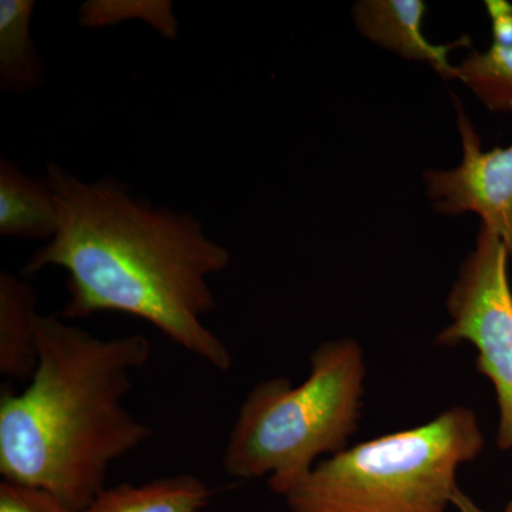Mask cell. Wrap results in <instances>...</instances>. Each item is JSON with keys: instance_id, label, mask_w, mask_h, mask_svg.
I'll return each instance as SVG.
<instances>
[{"instance_id": "8", "label": "cell", "mask_w": 512, "mask_h": 512, "mask_svg": "<svg viewBox=\"0 0 512 512\" xmlns=\"http://www.w3.org/2000/svg\"><path fill=\"white\" fill-rule=\"evenodd\" d=\"M60 211L46 174L30 177L12 161L0 160V235L52 241Z\"/></svg>"}, {"instance_id": "9", "label": "cell", "mask_w": 512, "mask_h": 512, "mask_svg": "<svg viewBox=\"0 0 512 512\" xmlns=\"http://www.w3.org/2000/svg\"><path fill=\"white\" fill-rule=\"evenodd\" d=\"M37 296L26 279L0 272V375L28 382L39 362Z\"/></svg>"}, {"instance_id": "4", "label": "cell", "mask_w": 512, "mask_h": 512, "mask_svg": "<svg viewBox=\"0 0 512 512\" xmlns=\"http://www.w3.org/2000/svg\"><path fill=\"white\" fill-rule=\"evenodd\" d=\"M484 446L477 414L450 407L429 423L323 458L284 498L291 512H446L458 468Z\"/></svg>"}, {"instance_id": "13", "label": "cell", "mask_w": 512, "mask_h": 512, "mask_svg": "<svg viewBox=\"0 0 512 512\" xmlns=\"http://www.w3.org/2000/svg\"><path fill=\"white\" fill-rule=\"evenodd\" d=\"M0 512H76L55 495L40 488L2 481Z\"/></svg>"}, {"instance_id": "10", "label": "cell", "mask_w": 512, "mask_h": 512, "mask_svg": "<svg viewBox=\"0 0 512 512\" xmlns=\"http://www.w3.org/2000/svg\"><path fill=\"white\" fill-rule=\"evenodd\" d=\"M491 45L471 50L457 66L461 80L491 111L512 114V3L487 0Z\"/></svg>"}, {"instance_id": "1", "label": "cell", "mask_w": 512, "mask_h": 512, "mask_svg": "<svg viewBox=\"0 0 512 512\" xmlns=\"http://www.w3.org/2000/svg\"><path fill=\"white\" fill-rule=\"evenodd\" d=\"M46 177L59 204V231L22 272L30 276L56 266L69 274V302L60 318L136 316L185 352L228 372L231 353L204 323L217 306L208 278L231 264L227 249L207 237L191 212L156 207L111 175L84 181L49 163Z\"/></svg>"}, {"instance_id": "7", "label": "cell", "mask_w": 512, "mask_h": 512, "mask_svg": "<svg viewBox=\"0 0 512 512\" xmlns=\"http://www.w3.org/2000/svg\"><path fill=\"white\" fill-rule=\"evenodd\" d=\"M426 3L421 0H362L353 9L356 28L367 39L403 59L429 63L446 80H458L457 66L448 55L458 47H471L468 36L447 45H434L423 33Z\"/></svg>"}, {"instance_id": "5", "label": "cell", "mask_w": 512, "mask_h": 512, "mask_svg": "<svg viewBox=\"0 0 512 512\" xmlns=\"http://www.w3.org/2000/svg\"><path fill=\"white\" fill-rule=\"evenodd\" d=\"M501 239L481 227L476 248L464 259L448 292L450 323L434 338L441 348L470 343L476 367L494 387L498 406L497 446L512 450V289Z\"/></svg>"}, {"instance_id": "3", "label": "cell", "mask_w": 512, "mask_h": 512, "mask_svg": "<svg viewBox=\"0 0 512 512\" xmlns=\"http://www.w3.org/2000/svg\"><path fill=\"white\" fill-rule=\"evenodd\" d=\"M309 360L305 382L275 377L245 397L222 454L229 477L266 478L284 497L320 457L349 447L365 404V352L356 339L340 338L323 342Z\"/></svg>"}, {"instance_id": "2", "label": "cell", "mask_w": 512, "mask_h": 512, "mask_svg": "<svg viewBox=\"0 0 512 512\" xmlns=\"http://www.w3.org/2000/svg\"><path fill=\"white\" fill-rule=\"evenodd\" d=\"M153 346L140 333L103 339L40 315L39 362L22 393L0 394V474L82 512L110 467L153 430L124 406Z\"/></svg>"}, {"instance_id": "6", "label": "cell", "mask_w": 512, "mask_h": 512, "mask_svg": "<svg viewBox=\"0 0 512 512\" xmlns=\"http://www.w3.org/2000/svg\"><path fill=\"white\" fill-rule=\"evenodd\" d=\"M463 161L453 170L423 174L434 211L446 215L473 212L503 242L512 261V143L484 151L463 103L453 96Z\"/></svg>"}, {"instance_id": "12", "label": "cell", "mask_w": 512, "mask_h": 512, "mask_svg": "<svg viewBox=\"0 0 512 512\" xmlns=\"http://www.w3.org/2000/svg\"><path fill=\"white\" fill-rule=\"evenodd\" d=\"M33 0L0 2V86L25 93L42 86L45 69L30 36Z\"/></svg>"}, {"instance_id": "11", "label": "cell", "mask_w": 512, "mask_h": 512, "mask_svg": "<svg viewBox=\"0 0 512 512\" xmlns=\"http://www.w3.org/2000/svg\"><path fill=\"white\" fill-rule=\"evenodd\" d=\"M211 497L201 478L177 474L140 485L104 487L82 512H201Z\"/></svg>"}, {"instance_id": "14", "label": "cell", "mask_w": 512, "mask_h": 512, "mask_svg": "<svg viewBox=\"0 0 512 512\" xmlns=\"http://www.w3.org/2000/svg\"><path fill=\"white\" fill-rule=\"evenodd\" d=\"M451 505L456 508L457 512H487L484 511L480 505L474 503V501L471 500L466 493H463L460 488H458L456 493H454ZM501 512H512V500L510 503L505 505L504 510Z\"/></svg>"}]
</instances>
